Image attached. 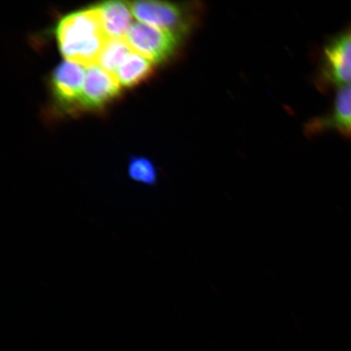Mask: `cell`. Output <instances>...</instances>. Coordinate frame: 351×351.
<instances>
[{
	"label": "cell",
	"mask_w": 351,
	"mask_h": 351,
	"mask_svg": "<svg viewBox=\"0 0 351 351\" xmlns=\"http://www.w3.org/2000/svg\"><path fill=\"white\" fill-rule=\"evenodd\" d=\"M131 52L125 38H109L100 55L99 65L106 71L116 74L118 68Z\"/></svg>",
	"instance_id": "obj_10"
},
{
	"label": "cell",
	"mask_w": 351,
	"mask_h": 351,
	"mask_svg": "<svg viewBox=\"0 0 351 351\" xmlns=\"http://www.w3.org/2000/svg\"><path fill=\"white\" fill-rule=\"evenodd\" d=\"M306 131L309 135L332 131L351 138V85L337 90L331 109L307 123Z\"/></svg>",
	"instance_id": "obj_6"
},
{
	"label": "cell",
	"mask_w": 351,
	"mask_h": 351,
	"mask_svg": "<svg viewBox=\"0 0 351 351\" xmlns=\"http://www.w3.org/2000/svg\"><path fill=\"white\" fill-rule=\"evenodd\" d=\"M154 64L151 60L132 51L118 68L115 75L121 86L133 87L152 75Z\"/></svg>",
	"instance_id": "obj_9"
},
{
	"label": "cell",
	"mask_w": 351,
	"mask_h": 351,
	"mask_svg": "<svg viewBox=\"0 0 351 351\" xmlns=\"http://www.w3.org/2000/svg\"><path fill=\"white\" fill-rule=\"evenodd\" d=\"M121 86L115 74L95 64L87 68L77 106L82 109L103 108L121 93Z\"/></svg>",
	"instance_id": "obj_5"
},
{
	"label": "cell",
	"mask_w": 351,
	"mask_h": 351,
	"mask_svg": "<svg viewBox=\"0 0 351 351\" xmlns=\"http://www.w3.org/2000/svg\"><path fill=\"white\" fill-rule=\"evenodd\" d=\"M56 38L66 60L87 68L97 64L109 39L96 6L64 16L57 26Z\"/></svg>",
	"instance_id": "obj_1"
},
{
	"label": "cell",
	"mask_w": 351,
	"mask_h": 351,
	"mask_svg": "<svg viewBox=\"0 0 351 351\" xmlns=\"http://www.w3.org/2000/svg\"><path fill=\"white\" fill-rule=\"evenodd\" d=\"M317 84L323 90L351 85V25L333 36L320 55Z\"/></svg>",
	"instance_id": "obj_3"
},
{
	"label": "cell",
	"mask_w": 351,
	"mask_h": 351,
	"mask_svg": "<svg viewBox=\"0 0 351 351\" xmlns=\"http://www.w3.org/2000/svg\"><path fill=\"white\" fill-rule=\"evenodd\" d=\"M128 176L132 181L147 186H156L158 182L156 167L144 157L131 158L128 165Z\"/></svg>",
	"instance_id": "obj_11"
},
{
	"label": "cell",
	"mask_w": 351,
	"mask_h": 351,
	"mask_svg": "<svg viewBox=\"0 0 351 351\" xmlns=\"http://www.w3.org/2000/svg\"><path fill=\"white\" fill-rule=\"evenodd\" d=\"M133 15L142 23L186 36L199 24L203 7L196 3L183 4L160 1L130 3Z\"/></svg>",
	"instance_id": "obj_2"
},
{
	"label": "cell",
	"mask_w": 351,
	"mask_h": 351,
	"mask_svg": "<svg viewBox=\"0 0 351 351\" xmlns=\"http://www.w3.org/2000/svg\"><path fill=\"white\" fill-rule=\"evenodd\" d=\"M86 74L84 67L80 64L68 60L61 63L51 77L52 92L57 102L64 107L77 105Z\"/></svg>",
	"instance_id": "obj_7"
},
{
	"label": "cell",
	"mask_w": 351,
	"mask_h": 351,
	"mask_svg": "<svg viewBox=\"0 0 351 351\" xmlns=\"http://www.w3.org/2000/svg\"><path fill=\"white\" fill-rule=\"evenodd\" d=\"M97 7L105 34L108 38H125L131 27L132 11L129 2L108 1Z\"/></svg>",
	"instance_id": "obj_8"
},
{
	"label": "cell",
	"mask_w": 351,
	"mask_h": 351,
	"mask_svg": "<svg viewBox=\"0 0 351 351\" xmlns=\"http://www.w3.org/2000/svg\"><path fill=\"white\" fill-rule=\"evenodd\" d=\"M183 38L168 30L135 22L125 40L132 51L151 60L154 64L165 62L178 53Z\"/></svg>",
	"instance_id": "obj_4"
}]
</instances>
